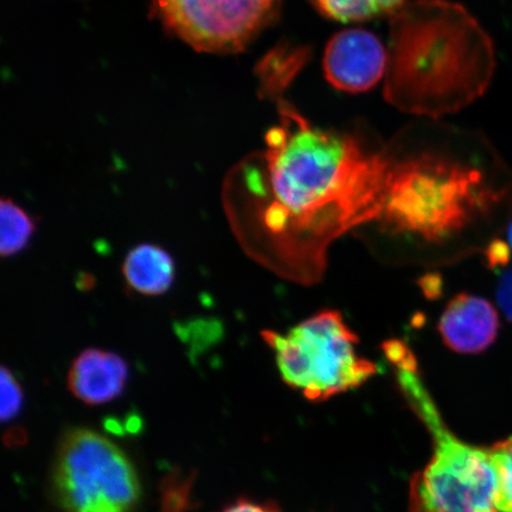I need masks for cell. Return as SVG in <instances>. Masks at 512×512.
<instances>
[{
  "instance_id": "6da1fadb",
  "label": "cell",
  "mask_w": 512,
  "mask_h": 512,
  "mask_svg": "<svg viewBox=\"0 0 512 512\" xmlns=\"http://www.w3.org/2000/svg\"><path fill=\"white\" fill-rule=\"evenodd\" d=\"M279 111L280 124L267 133L248 184L285 273L313 283L332 243L379 220L387 164L383 149L369 150L351 134L313 125L285 101Z\"/></svg>"
},
{
  "instance_id": "7a4b0ae2",
  "label": "cell",
  "mask_w": 512,
  "mask_h": 512,
  "mask_svg": "<svg viewBox=\"0 0 512 512\" xmlns=\"http://www.w3.org/2000/svg\"><path fill=\"white\" fill-rule=\"evenodd\" d=\"M384 96L401 112L437 120L488 87L490 38L467 10L447 0L407 2L390 18Z\"/></svg>"
},
{
  "instance_id": "3957f363",
  "label": "cell",
  "mask_w": 512,
  "mask_h": 512,
  "mask_svg": "<svg viewBox=\"0 0 512 512\" xmlns=\"http://www.w3.org/2000/svg\"><path fill=\"white\" fill-rule=\"evenodd\" d=\"M434 121L403 128L383 147L387 187L377 222L389 233L439 243L488 214L499 196L464 134Z\"/></svg>"
},
{
  "instance_id": "277c9868",
  "label": "cell",
  "mask_w": 512,
  "mask_h": 512,
  "mask_svg": "<svg viewBox=\"0 0 512 512\" xmlns=\"http://www.w3.org/2000/svg\"><path fill=\"white\" fill-rule=\"evenodd\" d=\"M384 352L395 368L402 393L434 443L431 462L412 482L411 512H501L490 451L464 443L446 426L406 344L387 342Z\"/></svg>"
},
{
  "instance_id": "5b68a950",
  "label": "cell",
  "mask_w": 512,
  "mask_h": 512,
  "mask_svg": "<svg viewBox=\"0 0 512 512\" xmlns=\"http://www.w3.org/2000/svg\"><path fill=\"white\" fill-rule=\"evenodd\" d=\"M262 337L283 380L311 401L361 387L379 373L375 363L357 355L358 337L334 310L317 313L285 335L264 331Z\"/></svg>"
},
{
  "instance_id": "8992f818",
  "label": "cell",
  "mask_w": 512,
  "mask_h": 512,
  "mask_svg": "<svg viewBox=\"0 0 512 512\" xmlns=\"http://www.w3.org/2000/svg\"><path fill=\"white\" fill-rule=\"evenodd\" d=\"M51 482L66 512H132L140 498L130 458L110 439L86 428L63 435Z\"/></svg>"
},
{
  "instance_id": "52a82bcc",
  "label": "cell",
  "mask_w": 512,
  "mask_h": 512,
  "mask_svg": "<svg viewBox=\"0 0 512 512\" xmlns=\"http://www.w3.org/2000/svg\"><path fill=\"white\" fill-rule=\"evenodd\" d=\"M163 21L201 51H236L246 46L274 6L264 0H156Z\"/></svg>"
},
{
  "instance_id": "ba28073f",
  "label": "cell",
  "mask_w": 512,
  "mask_h": 512,
  "mask_svg": "<svg viewBox=\"0 0 512 512\" xmlns=\"http://www.w3.org/2000/svg\"><path fill=\"white\" fill-rule=\"evenodd\" d=\"M388 51L374 34L363 29L338 32L324 51L325 78L339 91L362 93L386 76Z\"/></svg>"
},
{
  "instance_id": "9c48e42d",
  "label": "cell",
  "mask_w": 512,
  "mask_h": 512,
  "mask_svg": "<svg viewBox=\"0 0 512 512\" xmlns=\"http://www.w3.org/2000/svg\"><path fill=\"white\" fill-rule=\"evenodd\" d=\"M438 329L451 350L478 354L496 341L499 318L489 300L460 293L446 306Z\"/></svg>"
},
{
  "instance_id": "30bf717a",
  "label": "cell",
  "mask_w": 512,
  "mask_h": 512,
  "mask_svg": "<svg viewBox=\"0 0 512 512\" xmlns=\"http://www.w3.org/2000/svg\"><path fill=\"white\" fill-rule=\"evenodd\" d=\"M128 380L123 357L110 351L87 349L75 358L68 374V388L87 405H102L119 398Z\"/></svg>"
},
{
  "instance_id": "8fae6325",
  "label": "cell",
  "mask_w": 512,
  "mask_h": 512,
  "mask_svg": "<svg viewBox=\"0 0 512 512\" xmlns=\"http://www.w3.org/2000/svg\"><path fill=\"white\" fill-rule=\"evenodd\" d=\"M123 272L132 290L145 296H159L174 284L176 267L165 249L144 243L127 254Z\"/></svg>"
},
{
  "instance_id": "7c38bea8",
  "label": "cell",
  "mask_w": 512,
  "mask_h": 512,
  "mask_svg": "<svg viewBox=\"0 0 512 512\" xmlns=\"http://www.w3.org/2000/svg\"><path fill=\"white\" fill-rule=\"evenodd\" d=\"M325 17L342 23L369 21L384 15H394L406 0H311Z\"/></svg>"
},
{
  "instance_id": "4fadbf2b",
  "label": "cell",
  "mask_w": 512,
  "mask_h": 512,
  "mask_svg": "<svg viewBox=\"0 0 512 512\" xmlns=\"http://www.w3.org/2000/svg\"><path fill=\"white\" fill-rule=\"evenodd\" d=\"M0 253L3 258L22 252L35 232V223L17 204L4 198L0 206Z\"/></svg>"
},
{
  "instance_id": "5bb4252c",
  "label": "cell",
  "mask_w": 512,
  "mask_h": 512,
  "mask_svg": "<svg viewBox=\"0 0 512 512\" xmlns=\"http://www.w3.org/2000/svg\"><path fill=\"white\" fill-rule=\"evenodd\" d=\"M497 479V508L512 512V437L490 448Z\"/></svg>"
},
{
  "instance_id": "9a60e30c",
  "label": "cell",
  "mask_w": 512,
  "mask_h": 512,
  "mask_svg": "<svg viewBox=\"0 0 512 512\" xmlns=\"http://www.w3.org/2000/svg\"><path fill=\"white\" fill-rule=\"evenodd\" d=\"M0 388H2L0 389V396H2L0 416L6 422L15 419L21 412L24 393L14 373L6 367H2V373H0Z\"/></svg>"
},
{
  "instance_id": "2e32d148",
  "label": "cell",
  "mask_w": 512,
  "mask_h": 512,
  "mask_svg": "<svg viewBox=\"0 0 512 512\" xmlns=\"http://www.w3.org/2000/svg\"><path fill=\"white\" fill-rule=\"evenodd\" d=\"M488 265L492 268L508 266L511 260V251L507 242L495 240L485 251Z\"/></svg>"
},
{
  "instance_id": "e0dca14e",
  "label": "cell",
  "mask_w": 512,
  "mask_h": 512,
  "mask_svg": "<svg viewBox=\"0 0 512 512\" xmlns=\"http://www.w3.org/2000/svg\"><path fill=\"white\" fill-rule=\"evenodd\" d=\"M497 300L499 306L512 322V270L504 274V277L499 281L497 288Z\"/></svg>"
},
{
  "instance_id": "ac0fdd59",
  "label": "cell",
  "mask_w": 512,
  "mask_h": 512,
  "mask_svg": "<svg viewBox=\"0 0 512 512\" xmlns=\"http://www.w3.org/2000/svg\"><path fill=\"white\" fill-rule=\"evenodd\" d=\"M220 512H279L271 504L256 503L249 499H240V501L229 504Z\"/></svg>"
},
{
  "instance_id": "d6986e66",
  "label": "cell",
  "mask_w": 512,
  "mask_h": 512,
  "mask_svg": "<svg viewBox=\"0 0 512 512\" xmlns=\"http://www.w3.org/2000/svg\"><path fill=\"white\" fill-rule=\"evenodd\" d=\"M508 238H509V241H510V245L512 246V222H511V224L509 226Z\"/></svg>"
},
{
  "instance_id": "ffe728a7",
  "label": "cell",
  "mask_w": 512,
  "mask_h": 512,
  "mask_svg": "<svg viewBox=\"0 0 512 512\" xmlns=\"http://www.w3.org/2000/svg\"><path fill=\"white\" fill-rule=\"evenodd\" d=\"M264 2H266L267 4H270V5H275V2H277V0H264Z\"/></svg>"
}]
</instances>
